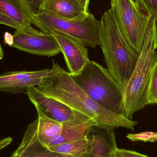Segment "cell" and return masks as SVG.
<instances>
[{"instance_id": "6da1fadb", "label": "cell", "mask_w": 157, "mask_h": 157, "mask_svg": "<svg viewBox=\"0 0 157 157\" xmlns=\"http://www.w3.org/2000/svg\"><path fill=\"white\" fill-rule=\"evenodd\" d=\"M51 72L38 88L49 97L63 102L97 122V128L111 131L124 128L134 131L137 122L111 112L99 105L75 83L68 72L52 61Z\"/></svg>"}, {"instance_id": "7a4b0ae2", "label": "cell", "mask_w": 157, "mask_h": 157, "mask_svg": "<svg viewBox=\"0 0 157 157\" xmlns=\"http://www.w3.org/2000/svg\"><path fill=\"white\" fill-rule=\"evenodd\" d=\"M99 46L107 69L124 93L140 54L123 36L110 9L104 13L100 21Z\"/></svg>"}, {"instance_id": "3957f363", "label": "cell", "mask_w": 157, "mask_h": 157, "mask_svg": "<svg viewBox=\"0 0 157 157\" xmlns=\"http://www.w3.org/2000/svg\"><path fill=\"white\" fill-rule=\"evenodd\" d=\"M157 22L151 17L138 61L123 93V115L129 120L149 104L148 88L157 59Z\"/></svg>"}, {"instance_id": "277c9868", "label": "cell", "mask_w": 157, "mask_h": 157, "mask_svg": "<svg viewBox=\"0 0 157 157\" xmlns=\"http://www.w3.org/2000/svg\"><path fill=\"white\" fill-rule=\"evenodd\" d=\"M71 77L101 107L111 112L123 115V92L108 69L90 60L79 73Z\"/></svg>"}, {"instance_id": "5b68a950", "label": "cell", "mask_w": 157, "mask_h": 157, "mask_svg": "<svg viewBox=\"0 0 157 157\" xmlns=\"http://www.w3.org/2000/svg\"><path fill=\"white\" fill-rule=\"evenodd\" d=\"M99 23L91 13L84 18L66 19L37 13L33 14L32 24L43 33L61 32L77 40L86 47L95 48L99 46Z\"/></svg>"}, {"instance_id": "8992f818", "label": "cell", "mask_w": 157, "mask_h": 157, "mask_svg": "<svg viewBox=\"0 0 157 157\" xmlns=\"http://www.w3.org/2000/svg\"><path fill=\"white\" fill-rule=\"evenodd\" d=\"M110 5L123 36L140 54L151 17L134 0H111Z\"/></svg>"}, {"instance_id": "52a82bcc", "label": "cell", "mask_w": 157, "mask_h": 157, "mask_svg": "<svg viewBox=\"0 0 157 157\" xmlns=\"http://www.w3.org/2000/svg\"><path fill=\"white\" fill-rule=\"evenodd\" d=\"M26 94L36 109L53 121L62 124H83L92 119L63 102L47 96L37 86L29 88Z\"/></svg>"}, {"instance_id": "ba28073f", "label": "cell", "mask_w": 157, "mask_h": 157, "mask_svg": "<svg viewBox=\"0 0 157 157\" xmlns=\"http://www.w3.org/2000/svg\"><path fill=\"white\" fill-rule=\"evenodd\" d=\"M10 47L31 54L51 57L61 52L56 40L50 34H27L16 30L9 44Z\"/></svg>"}, {"instance_id": "9c48e42d", "label": "cell", "mask_w": 157, "mask_h": 157, "mask_svg": "<svg viewBox=\"0 0 157 157\" xmlns=\"http://www.w3.org/2000/svg\"><path fill=\"white\" fill-rule=\"evenodd\" d=\"M49 34L59 44L71 76L78 74L90 61L86 46L77 40L61 32L52 31Z\"/></svg>"}, {"instance_id": "30bf717a", "label": "cell", "mask_w": 157, "mask_h": 157, "mask_svg": "<svg viewBox=\"0 0 157 157\" xmlns=\"http://www.w3.org/2000/svg\"><path fill=\"white\" fill-rule=\"evenodd\" d=\"M51 70L6 72L0 75V91L13 94L26 93L29 88L40 85Z\"/></svg>"}, {"instance_id": "8fae6325", "label": "cell", "mask_w": 157, "mask_h": 157, "mask_svg": "<svg viewBox=\"0 0 157 157\" xmlns=\"http://www.w3.org/2000/svg\"><path fill=\"white\" fill-rule=\"evenodd\" d=\"M0 13L15 22L23 32L31 34L42 33L32 26L35 13L26 0H0Z\"/></svg>"}, {"instance_id": "7c38bea8", "label": "cell", "mask_w": 157, "mask_h": 157, "mask_svg": "<svg viewBox=\"0 0 157 157\" xmlns=\"http://www.w3.org/2000/svg\"><path fill=\"white\" fill-rule=\"evenodd\" d=\"M38 13L66 19L84 18L90 13L76 0H40Z\"/></svg>"}, {"instance_id": "4fadbf2b", "label": "cell", "mask_w": 157, "mask_h": 157, "mask_svg": "<svg viewBox=\"0 0 157 157\" xmlns=\"http://www.w3.org/2000/svg\"><path fill=\"white\" fill-rule=\"evenodd\" d=\"M58 154L44 146L37 136V120L29 125L22 142L11 157H55Z\"/></svg>"}, {"instance_id": "5bb4252c", "label": "cell", "mask_w": 157, "mask_h": 157, "mask_svg": "<svg viewBox=\"0 0 157 157\" xmlns=\"http://www.w3.org/2000/svg\"><path fill=\"white\" fill-rule=\"evenodd\" d=\"M91 144L88 151L79 157H111L117 148L113 130L101 132L92 130L90 134Z\"/></svg>"}, {"instance_id": "9a60e30c", "label": "cell", "mask_w": 157, "mask_h": 157, "mask_svg": "<svg viewBox=\"0 0 157 157\" xmlns=\"http://www.w3.org/2000/svg\"><path fill=\"white\" fill-rule=\"evenodd\" d=\"M97 125V122L94 119L83 124L63 123L60 133L52 140L48 147L86 139Z\"/></svg>"}, {"instance_id": "2e32d148", "label": "cell", "mask_w": 157, "mask_h": 157, "mask_svg": "<svg viewBox=\"0 0 157 157\" xmlns=\"http://www.w3.org/2000/svg\"><path fill=\"white\" fill-rule=\"evenodd\" d=\"M36 111L38 138L44 146L48 147L52 140L60 133L63 124L48 118L38 110Z\"/></svg>"}, {"instance_id": "e0dca14e", "label": "cell", "mask_w": 157, "mask_h": 157, "mask_svg": "<svg viewBox=\"0 0 157 157\" xmlns=\"http://www.w3.org/2000/svg\"><path fill=\"white\" fill-rule=\"evenodd\" d=\"M91 144L90 136L86 139L64 143L48 147L50 151L61 155L79 157L88 151Z\"/></svg>"}, {"instance_id": "ac0fdd59", "label": "cell", "mask_w": 157, "mask_h": 157, "mask_svg": "<svg viewBox=\"0 0 157 157\" xmlns=\"http://www.w3.org/2000/svg\"><path fill=\"white\" fill-rule=\"evenodd\" d=\"M149 104H157V59L153 68L148 91Z\"/></svg>"}, {"instance_id": "d6986e66", "label": "cell", "mask_w": 157, "mask_h": 157, "mask_svg": "<svg viewBox=\"0 0 157 157\" xmlns=\"http://www.w3.org/2000/svg\"><path fill=\"white\" fill-rule=\"evenodd\" d=\"M127 139L133 142H143L147 143H155L157 142V132H142L138 133L129 134L126 136Z\"/></svg>"}, {"instance_id": "ffe728a7", "label": "cell", "mask_w": 157, "mask_h": 157, "mask_svg": "<svg viewBox=\"0 0 157 157\" xmlns=\"http://www.w3.org/2000/svg\"><path fill=\"white\" fill-rule=\"evenodd\" d=\"M151 17L157 20V0H134Z\"/></svg>"}, {"instance_id": "44dd1931", "label": "cell", "mask_w": 157, "mask_h": 157, "mask_svg": "<svg viewBox=\"0 0 157 157\" xmlns=\"http://www.w3.org/2000/svg\"><path fill=\"white\" fill-rule=\"evenodd\" d=\"M111 157H150L133 150L117 147Z\"/></svg>"}, {"instance_id": "7402d4cb", "label": "cell", "mask_w": 157, "mask_h": 157, "mask_svg": "<svg viewBox=\"0 0 157 157\" xmlns=\"http://www.w3.org/2000/svg\"><path fill=\"white\" fill-rule=\"evenodd\" d=\"M0 25H5L14 29L16 30H19L23 32L20 27L15 22H14L13 20L7 17L6 16L4 15L1 13H0Z\"/></svg>"}, {"instance_id": "603a6c76", "label": "cell", "mask_w": 157, "mask_h": 157, "mask_svg": "<svg viewBox=\"0 0 157 157\" xmlns=\"http://www.w3.org/2000/svg\"><path fill=\"white\" fill-rule=\"evenodd\" d=\"M30 7L35 13H37L39 10L40 0H26Z\"/></svg>"}, {"instance_id": "cb8c5ba5", "label": "cell", "mask_w": 157, "mask_h": 157, "mask_svg": "<svg viewBox=\"0 0 157 157\" xmlns=\"http://www.w3.org/2000/svg\"><path fill=\"white\" fill-rule=\"evenodd\" d=\"M87 13H90L89 10V6L90 0H76Z\"/></svg>"}, {"instance_id": "d4e9b609", "label": "cell", "mask_w": 157, "mask_h": 157, "mask_svg": "<svg viewBox=\"0 0 157 157\" xmlns=\"http://www.w3.org/2000/svg\"><path fill=\"white\" fill-rule=\"evenodd\" d=\"M4 57L3 51L2 48L1 47V44H0V60L3 59Z\"/></svg>"}, {"instance_id": "484cf974", "label": "cell", "mask_w": 157, "mask_h": 157, "mask_svg": "<svg viewBox=\"0 0 157 157\" xmlns=\"http://www.w3.org/2000/svg\"><path fill=\"white\" fill-rule=\"evenodd\" d=\"M55 157H73L71 156L68 155H61V154H58Z\"/></svg>"}]
</instances>
